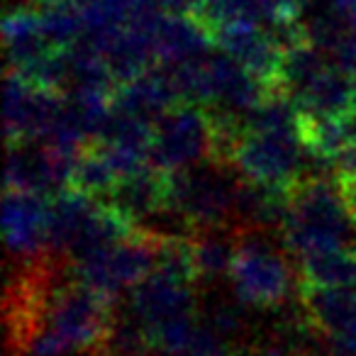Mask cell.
Masks as SVG:
<instances>
[{
    "label": "cell",
    "mask_w": 356,
    "mask_h": 356,
    "mask_svg": "<svg viewBox=\"0 0 356 356\" xmlns=\"http://www.w3.org/2000/svg\"><path fill=\"white\" fill-rule=\"evenodd\" d=\"M105 200L139 225V220L166 213V176L154 166H147L144 171L120 181L113 195Z\"/></svg>",
    "instance_id": "15"
},
{
    "label": "cell",
    "mask_w": 356,
    "mask_h": 356,
    "mask_svg": "<svg viewBox=\"0 0 356 356\" xmlns=\"http://www.w3.org/2000/svg\"><path fill=\"white\" fill-rule=\"evenodd\" d=\"M200 320L208 327H213L220 337L234 344L242 339L244 330H247V320H244V305H239L237 300H220L213 302L210 310L205 312Z\"/></svg>",
    "instance_id": "20"
},
{
    "label": "cell",
    "mask_w": 356,
    "mask_h": 356,
    "mask_svg": "<svg viewBox=\"0 0 356 356\" xmlns=\"http://www.w3.org/2000/svg\"><path fill=\"white\" fill-rule=\"evenodd\" d=\"M283 247L296 259L322 249H356V220L339 184L305 176L291 193V210L281 227Z\"/></svg>",
    "instance_id": "1"
},
{
    "label": "cell",
    "mask_w": 356,
    "mask_h": 356,
    "mask_svg": "<svg viewBox=\"0 0 356 356\" xmlns=\"http://www.w3.org/2000/svg\"><path fill=\"white\" fill-rule=\"evenodd\" d=\"M74 3H76L79 8H83V6H88V3H93V0H74Z\"/></svg>",
    "instance_id": "22"
},
{
    "label": "cell",
    "mask_w": 356,
    "mask_h": 356,
    "mask_svg": "<svg viewBox=\"0 0 356 356\" xmlns=\"http://www.w3.org/2000/svg\"><path fill=\"white\" fill-rule=\"evenodd\" d=\"M3 237L17 259H40L49 252V198L25 191H6L3 198Z\"/></svg>",
    "instance_id": "10"
},
{
    "label": "cell",
    "mask_w": 356,
    "mask_h": 356,
    "mask_svg": "<svg viewBox=\"0 0 356 356\" xmlns=\"http://www.w3.org/2000/svg\"><path fill=\"white\" fill-rule=\"evenodd\" d=\"M152 35L159 66H178L215 51L210 32L193 15H161Z\"/></svg>",
    "instance_id": "13"
},
{
    "label": "cell",
    "mask_w": 356,
    "mask_h": 356,
    "mask_svg": "<svg viewBox=\"0 0 356 356\" xmlns=\"http://www.w3.org/2000/svg\"><path fill=\"white\" fill-rule=\"evenodd\" d=\"M66 103L64 93L37 88L15 74L6 76V139L8 147L42 142Z\"/></svg>",
    "instance_id": "8"
},
{
    "label": "cell",
    "mask_w": 356,
    "mask_h": 356,
    "mask_svg": "<svg viewBox=\"0 0 356 356\" xmlns=\"http://www.w3.org/2000/svg\"><path fill=\"white\" fill-rule=\"evenodd\" d=\"M95 356H115V354H110V351H103V354H95Z\"/></svg>",
    "instance_id": "23"
},
{
    "label": "cell",
    "mask_w": 356,
    "mask_h": 356,
    "mask_svg": "<svg viewBox=\"0 0 356 356\" xmlns=\"http://www.w3.org/2000/svg\"><path fill=\"white\" fill-rule=\"evenodd\" d=\"M195 305H198L195 286L178 281V278L168 276L163 271H154L152 276H147L129 293L127 310L142 322L149 341H152L154 332L161 330L168 322L198 315Z\"/></svg>",
    "instance_id": "9"
},
{
    "label": "cell",
    "mask_w": 356,
    "mask_h": 356,
    "mask_svg": "<svg viewBox=\"0 0 356 356\" xmlns=\"http://www.w3.org/2000/svg\"><path fill=\"white\" fill-rule=\"evenodd\" d=\"M232 296L239 305L273 310L281 307L293 293V268L286 254L278 252L261 234V229L242 227L237 232L232 268Z\"/></svg>",
    "instance_id": "3"
},
{
    "label": "cell",
    "mask_w": 356,
    "mask_h": 356,
    "mask_svg": "<svg viewBox=\"0 0 356 356\" xmlns=\"http://www.w3.org/2000/svg\"><path fill=\"white\" fill-rule=\"evenodd\" d=\"M215 161V127L210 108L178 103L154 122L149 163L161 173Z\"/></svg>",
    "instance_id": "5"
},
{
    "label": "cell",
    "mask_w": 356,
    "mask_h": 356,
    "mask_svg": "<svg viewBox=\"0 0 356 356\" xmlns=\"http://www.w3.org/2000/svg\"><path fill=\"white\" fill-rule=\"evenodd\" d=\"M166 176V213L184 220L195 232L229 229L237 220V195L242 178L225 163L205 161Z\"/></svg>",
    "instance_id": "2"
},
{
    "label": "cell",
    "mask_w": 356,
    "mask_h": 356,
    "mask_svg": "<svg viewBox=\"0 0 356 356\" xmlns=\"http://www.w3.org/2000/svg\"><path fill=\"white\" fill-rule=\"evenodd\" d=\"M300 283L315 288H356V249H322L298 259Z\"/></svg>",
    "instance_id": "17"
},
{
    "label": "cell",
    "mask_w": 356,
    "mask_h": 356,
    "mask_svg": "<svg viewBox=\"0 0 356 356\" xmlns=\"http://www.w3.org/2000/svg\"><path fill=\"white\" fill-rule=\"evenodd\" d=\"M354 90H356V76H354Z\"/></svg>",
    "instance_id": "24"
},
{
    "label": "cell",
    "mask_w": 356,
    "mask_h": 356,
    "mask_svg": "<svg viewBox=\"0 0 356 356\" xmlns=\"http://www.w3.org/2000/svg\"><path fill=\"white\" fill-rule=\"evenodd\" d=\"M298 298L312 332L325 339L356 334V288H315L300 283Z\"/></svg>",
    "instance_id": "12"
},
{
    "label": "cell",
    "mask_w": 356,
    "mask_h": 356,
    "mask_svg": "<svg viewBox=\"0 0 356 356\" xmlns=\"http://www.w3.org/2000/svg\"><path fill=\"white\" fill-rule=\"evenodd\" d=\"M181 103L171 71L166 66H154L152 71L137 76L134 81L118 86L113 95V110L144 122H156L166 110Z\"/></svg>",
    "instance_id": "11"
},
{
    "label": "cell",
    "mask_w": 356,
    "mask_h": 356,
    "mask_svg": "<svg viewBox=\"0 0 356 356\" xmlns=\"http://www.w3.org/2000/svg\"><path fill=\"white\" fill-rule=\"evenodd\" d=\"M210 37H213L215 49L232 56L254 79L261 81L271 93H283L281 71L286 47L268 27L247 20H229L213 27Z\"/></svg>",
    "instance_id": "7"
},
{
    "label": "cell",
    "mask_w": 356,
    "mask_h": 356,
    "mask_svg": "<svg viewBox=\"0 0 356 356\" xmlns=\"http://www.w3.org/2000/svg\"><path fill=\"white\" fill-rule=\"evenodd\" d=\"M161 239L163 234L139 227L132 237L71 261V276L90 291L118 302L120 296H129L144 278L156 271Z\"/></svg>",
    "instance_id": "4"
},
{
    "label": "cell",
    "mask_w": 356,
    "mask_h": 356,
    "mask_svg": "<svg viewBox=\"0 0 356 356\" xmlns=\"http://www.w3.org/2000/svg\"><path fill=\"white\" fill-rule=\"evenodd\" d=\"M293 100L298 110L310 118H344L356 110L354 79L332 64Z\"/></svg>",
    "instance_id": "14"
},
{
    "label": "cell",
    "mask_w": 356,
    "mask_h": 356,
    "mask_svg": "<svg viewBox=\"0 0 356 356\" xmlns=\"http://www.w3.org/2000/svg\"><path fill=\"white\" fill-rule=\"evenodd\" d=\"M337 184H339L341 198H344V203H346V208H349L351 218L356 220V173H339Z\"/></svg>",
    "instance_id": "21"
},
{
    "label": "cell",
    "mask_w": 356,
    "mask_h": 356,
    "mask_svg": "<svg viewBox=\"0 0 356 356\" xmlns=\"http://www.w3.org/2000/svg\"><path fill=\"white\" fill-rule=\"evenodd\" d=\"M247 127V124H244ZM305 147L298 132H254L244 129L229 159V168L247 184L296 188L302 178Z\"/></svg>",
    "instance_id": "6"
},
{
    "label": "cell",
    "mask_w": 356,
    "mask_h": 356,
    "mask_svg": "<svg viewBox=\"0 0 356 356\" xmlns=\"http://www.w3.org/2000/svg\"><path fill=\"white\" fill-rule=\"evenodd\" d=\"M40 17V30L47 44L56 51H69L83 40V13L74 0H30Z\"/></svg>",
    "instance_id": "16"
},
{
    "label": "cell",
    "mask_w": 356,
    "mask_h": 356,
    "mask_svg": "<svg viewBox=\"0 0 356 356\" xmlns=\"http://www.w3.org/2000/svg\"><path fill=\"white\" fill-rule=\"evenodd\" d=\"M118 184H120V176L115 171L110 156L105 154L103 144L100 142L86 144L79 152V156H76L74 168H71L69 188L90 195V198L105 200L113 195Z\"/></svg>",
    "instance_id": "18"
},
{
    "label": "cell",
    "mask_w": 356,
    "mask_h": 356,
    "mask_svg": "<svg viewBox=\"0 0 356 356\" xmlns=\"http://www.w3.org/2000/svg\"><path fill=\"white\" fill-rule=\"evenodd\" d=\"M193 239V261L198 281H215V278L229 276L237 247V234H229L227 229H208L195 232Z\"/></svg>",
    "instance_id": "19"
}]
</instances>
